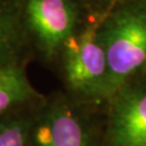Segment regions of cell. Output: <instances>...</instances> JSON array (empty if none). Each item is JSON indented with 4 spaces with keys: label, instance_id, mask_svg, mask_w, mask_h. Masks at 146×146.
Listing matches in <instances>:
<instances>
[{
    "label": "cell",
    "instance_id": "6da1fadb",
    "mask_svg": "<svg viewBox=\"0 0 146 146\" xmlns=\"http://www.w3.org/2000/svg\"><path fill=\"white\" fill-rule=\"evenodd\" d=\"M107 63L106 100L146 73V0H131L98 28Z\"/></svg>",
    "mask_w": 146,
    "mask_h": 146
},
{
    "label": "cell",
    "instance_id": "7a4b0ae2",
    "mask_svg": "<svg viewBox=\"0 0 146 146\" xmlns=\"http://www.w3.org/2000/svg\"><path fill=\"white\" fill-rule=\"evenodd\" d=\"M63 66L67 86L87 100H106L107 63L98 36V28L88 27L75 35L62 48Z\"/></svg>",
    "mask_w": 146,
    "mask_h": 146
},
{
    "label": "cell",
    "instance_id": "3957f363",
    "mask_svg": "<svg viewBox=\"0 0 146 146\" xmlns=\"http://www.w3.org/2000/svg\"><path fill=\"white\" fill-rule=\"evenodd\" d=\"M20 17L43 55L51 58L75 34L78 8L73 0H23Z\"/></svg>",
    "mask_w": 146,
    "mask_h": 146
},
{
    "label": "cell",
    "instance_id": "277c9868",
    "mask_svg": "<svg viewBox=\"0 0 146 146\" xmlns=\"http://www.w3.org/2000/svg\"><path fill=\"white\" fill-rule=\"evenodd\" d=\"M108 101L107 145L146 146V84H127Z\"/></svg>",
    "mask_w": 146,
    "mask_h": 146
},
{
    "label": "cell",
    "instance_id": "5b68a950",
    "mask_svg": "<svg viewBox=\"0 0 146 146\" xmlns=\"http://www.w3.org/2000/svg\"><path fill=\"white\" fill-rule=\"evenodd\" d=\"M31 141V146H94L87 120L66 102L48 106L33 129Z\"/></svg>",
    "mask_w": 146,
    "mask_h": 146
},
{
    "label": "cell",
    "instance_id": "8992f818",
    "mask_svg": "<svg viewBox=\"0 0 146 146\" xmlns=\"http://www.w3.org/2000/svg\"><path fill=\"white\" fill-rule=\"evenodd\" d=\"M37 96L23 66L16 62L0 66V114Z\"/></svg>",
    "mask_w": 146,
    "mask_h": 146
},
{
    "label": "cell",
    "instance_id": "52a82bcc",
    "mask_svg": "<svg viewBox=\"0 0 146 146\" xmlns=\"http://www.w3.org/2000/svg\"><path fill=\"white\" fill-rule=\"evenodd\" d=\"M20 13L0 2V66L16 62V52L22 40Z\"/></svg>",
    "mask_w": 146,
    "mask_h": 146
},
{
    "label": "cell",
    "instance_id": "ba28073f",
    "mask_svg": "<svg viewBox=\"0 0 146 146\" xmlns=\"http://www.w3.org/2000/svg\"><path fill=\"white\" fill-rule=\"evenodd\" d=\"M29 130L23 119L0 121V146H26Z\"/></svg>",
    "mask_w": 146,
    "mask_h": 146
},
{
    "label": "cell",
    "instance_id": "9c48e42d",
    "mask_svg": "<svg viewBox=\"0 0 146 146\" xmlns=\"http://www.w3.org/2000/svg\"><path fill=\"white\" fill-rule=\"evenodd\" d=\"M96 2H99V3H101V5H114L117 0H95Z\"/></svg>",
    "mask_w": 146,
    "mask_h": 146
}]
</instances>
